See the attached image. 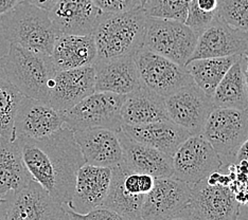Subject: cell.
Segmentation results:
<instances>
[{
  "instance_id": "1",
  "label": "cell",
  "mask_w": 248,
  "mask_h": 220,
  "mask_svg": "<svg viewBox=\"0 0 248 220\" xmlns=\"http://www.w3.org/2000/svg\"><path fill=\"white\" fill-rule=\"evenodd\" d=\"M15 140L32 180L61 205H68L78 169L85 164L71 129L63 126L44 138L16 137Z\"/></svg>"
},
{
  "instance_id": "2",
  "label": "cell",
  "mask_w": 248,
  "mask_h": 220,
  "mask_svg": "<svg viewBox=\"0 0 248 220\" xmlns=\"http://www.w3.org/2000/svg\"><path fill=\"white\" fill-rule=\"evenodd\" d=\"M7 80L27 98L48 104L56 68L51 55L10 44L8 53L0 59Z\"/></svg>"
},
{
  "instance_id": "3",
  "label": "cell",
  "mask_w": 248,
  "mask_h": 220,
  "mask_svg": "<svg viewBox=\"0 0 248 220\" xmlns=\"http://www.w3.org/2000/svg\"><path fill=\"white\" fill-rule=\"evenodd\" d=\"M146 19L143 7L120 13H104L93 32L97 60L134 55L141 49Z\"/></svg>"
},
{
  "instance_id": "4",
  "label": "cell",
  "mask_w": 248,
  "mask_h": 220,
  "mask_svg": "<svg viewBox=\"0 0 248 220\" xmlns=\"http://www.w3.org/2000/svg\"><path fill=\"white\" fill-rule=\"evenodd\" d=\"M0 25L10 44L51 55L56 31L49 12L21 0L9 12L0 15Z\"/></svg>"
},
{
  "instance_id": "5",
  "label": "cell",
  "mask_w": 248,
  "mask_h": 220,
  "mask_svg": "<svg viewBox=\"0 0 248 220\" xmlns=\"http://www.w3.org/2000/svg\"><path fill=\"white\" fill-rule=\"evenodd\" d=\"M197 35L182 21L148 16L143 47L150 51L186 66L192 56Z\"/></svg>"
},
{
  "instance_id": "6",
  "label": "cell",
  "mask_w": 248,
  "mask_h": 220,
  "mask_svg": "<svg viewBox=\"0 0 248 220\" xmlns=\"http://www.w3.org/2000/svg\"><path fill=\"white\" fill-rule=\"evenodd\" d=\"M126 95L94 91L69 110L63 112L65 126L75 132L89 128L120 132L121 109Z\"/></svg>"
},
{
  "instance_id": "7",
  "label": "cell",
  "mask_w": 248,
  "mask_h": 220,
  "mask_svg": "<svg viewBox=\"0 0 248 220\" xmlns=\"http://www.w3.org/2000/svg\"><path fill=\"white\" fill-rule=\"evenodd\" d=\"M201 134L211 144L223 162L234 158L242 143L248 138L247 111L214 107Z\"/></svg>"
},
{
  "instance_id": "8",
  "label": "cell",
  "mask_w": 248,
  "mask_h": 220,
  "mask_svg": "<svg viewBox=\"0 0 248 220\" xmlns=\"http://www.w3.org/2000/svg\"><path fill=\"white\" fill-rule=\"evenodd\" d=\"M134 59L142 86L162 98L194 83L184 66L144 47L134 54Z\"/></svg>"
},
{
  "instance_id": "9",
  "label": "cell",
  "mask_w": 248,
  "mask_h": 220,
  "mask_svg": "<svg viewBox=\"0 0 248 220\" xmlns=\"http://www.w3.org/2000/svg\"><path fill=\"white\" fill-rule=\"evenodd\" d=\"M173 177L189 184L204 181L224 165L222 158L202 134H192L172 157Z\"/></svg>"
},
{
  "instance_id": "10",
  "label": "cell",
  "mask_w": 248,
  "mask_h": 220,
  "mask_svg": "<svg viewBox=\"0 0 248 220\" xmlns=\"http://www.w3.org/2000/svg\"><path fill=\"white\" fill-rule=\"evenodd\" d=\"M169 120L191 134H201L214 108L212 98L194 83L165 98Z\"/></svg>"
},
{
  "instance_id": "11",
  "label": "cell",
  "mask_w": 248,
  "mask_h": 220,
  "mask_svg": "<svg viewBox=\"0 0 248 220\" xmlns=\"http://www.w3.org/2000/svg\"><path fill=\"white\" fill-rule=\"evenodd\" d=\"M191 203L190 184L176 179L155 178L153 189L144 197L140 216L144 220H168Z\"/></svg>"
},
{
  "instance_id": "12",
  "label": "cell",
  "mask_w": 248,
  "mask_h": 220,
  "mask_svg": "<svg viewBox=\"0 0 248 220\" xmlns=\"http://www.w3.org/2000/svg\"><path fill=\"white\" fill-rule=\"evenodd\" d=\"M190 208L201 220H239L241 205L229 186L206 180L190 184Z\"/></svg>"
},
{
  "instance_id": "13",
  "label": "cell",
  "mask_w": 248,
  "mask_h": 220,
  "mask_svg": "<svg viewBox=\"0 0 248 220\" xmlns=\"http://www.w3.org/2000/svg\"><path fill=\"white\" fill-rule=\"evenodd\" d=\"M8 220H60L66 210L34 180L11 194Z\"/></svg>"
},
{
  "instance_id": "14",
  "label": "cell",
  "mask_w": 248,
  "mask_h": 220,
  "mask_svg": "<svg viewBox=\"0 0 248 220\" xmlns=\"http://www.w3.org/2000/svg\"><path fill=\"white\" fill-rule=\"evenodd\" d=\"M247 51L248 32L229 26L218 16L197 37L194 52L190 60L243 55Z\"/></svg>"
},
{
  "instance_id": "15",
  "label": "cell",
  "mask_w": 248,
  "mask_h": 220,
  "mask_svg": "<svg viewBox=\"0 0 248 220\" xmlns=\"http://www.w3.org/2000/svg\"><path fill=\"white\" fill-rule=\"evenodd\" d=\"M65 126L63 112L39 100L24 95L14 118L15 137L39 139Z\"/></svg>"
},
{
  "instance_id": "16",
  "label": "cell",
  "mask_w": 248,
  "mask_h": 220,
  "mask_svg": "<svg viewBox=\"0 0 248 220\" xmlns=\"http://www.w3.org/2000/svg\"><path fill=\"white\" fill-rule=\"evenodd\" d=\"M95 91L93 66L58 70L50 90L48 104L64 112Z\"/></svg>"
},
{
  "instance_id": "17",
  "label": "cell",
  "mask_w": 248,
  "mask_h": 220,
  "mask_svg": "<svg viewBox=\"0 0 248 220\" xmlns=\"http://www.w3.org/2000/svg\"><path fill=\"white\" fill-rule=\"evenodd\" d=\"M73 134L86 164L111 168L122 161L119 132L107 128H89L75 132Z\"/></svg>"
},
{
  "instance_id": "18",
  "label": "cell",
  "mask_w": 248,
  "mask_h": 220,
  "mask_svg": "<svg viewBox=\"0 0 248 220\" xmlns=\"http://www.w3.org/2000/svg\"><path fill=\"white\" fill-rule=\"evenodd\" d=\"M104 12L93 0H59L49 16L59 34H93Z\"/></svg>"
},
{
  "instance_id": "19",
  "label": "cell",
  "mask_w": 248,
  "mask_h": 220,
  "mask_svg": "<svg viewBox=\"0 0 248 220\" xmlns=\"http://www.w3.org/2000/svg\"><path fill=\"white\" fill-rule=\"evenodd\" d=\"M95 91L126 95L142 86L134 55L94 61Z\"/></svg>"
},
{
  "instance_id": "20",
  "label": "cell",
  "mask_w": 248,
  "mask_h": 220,
  "mask_svg": "<svg viewBox=\"0 0 248 220\" xmlns=\"http://www.w3.org/2000/svg\"><path fill=\"white\" fill-rule=\"evenodd\" d=\"M111 168L83 164L78 169L72 198L67 208L85 214L102 206L108 193Z\"/></svg>"
},
{
  "instance_id": "21",
  "label": "cell",
  "mask_w": 248,
  "mask_h": 220,
  "mask_svg": "<svg viewBox=\"0 0 248 220\" xmlns=\"http://www.w3.org/2000/svg\"><path fill=\"white\" fill-rule=\"evenodd\" d=\"M119 138L123 151L122 161L132 172L154 178L173 177L172 157L128 138L122 131L119 132Z\"/></svg>"
},
{
  "instance_id": "22",
  "label": "cell",
  "mask_w": 248,
  "mask_h": 220,
  "mask_svg": "<svg viewBox=\"0 0 248 220\" xmlns=\"http://www.w3.org/2000/svg\"><path fill=\"white\" fill-rule=\"evenodd\" d=\"M121 131L128 138L149 145L170 157L191 134L171 120L153 122L141 125H122Z\"/></svg>"
},
{
  "instance_id": "23",
  "label": "cell",
  "mask_w": 248,
  "mask_h": 220,
  "mask_svg": "<svg viewBox=\"0 0 248 220\" xmlns=\"http://www.w3.org/2000/svg\"><path fill=\"white\" fill-rule=\"evenodd\" d=\"M51 59L56 70L93 66L97 60V48L93 34H60L54 43Z\"/></svg>"
},
{
  "instance_id": "24",
  "label": "cell",
  "mask_w": 248,
  "mask_h": 220,
  "mask_svg": "<svg viewBox=\"0 0 248 220\" xmlns=\"http://www.w3.org/2000/svg\"><path fill=\"white\" fill-rule=\"evenodd\" d=\"M122 125H141L169 120L165 98L141 86L126 94L121 109Z\"/></svg>"
},
{
  "instance_id": "25",
  "label": "cell",
  "mask_w": 248,
  "mask_h": 220,
  "mask_svg": "<svg viewBox=\"0 0 248 220\" xmlns=\"http://www.w3.org/2000/svg\"><path fill=\"white\" fill-rule=\"evenodd\" d=\"M31 180L16 140L0 141V197L16 193Z\"/></svg>"
},
{
  "instance_id": "26",
  "label": "cell",
  "mask_w": 248,
  "mask_h": 220,
  "mask_svg": "<svg viewBox=\"0 0 248 220\" xmlns=\"http://www.w3.org/2000/svg\"><path fill=\"white\" fill-rule=\"evenodd\" d=\"M132 172L127 165L121 161L119 164L111 167L110 184L102 206L110 208L129 219L140 216L145 195H133L124 189V178Z\"/></svg>"
},
{
  "instance_id": "27",
  "label": "cell",
  "mask_w": 248,
  "mask_h": 220,
  "mask_svg": "<svg viewBox=\"0 0 248 220\" xmlns=\"http://www.w3.org/2000/svg\"><path fill=\"white\" fill-rule=\"evenodd\" d=\"M214 107L246 110L247 94L244 74V56L230 67L212 94Z\"/></svg>"
},
{
  "instance_id": "28",
  "label": "cell",
  "mask_w": 248,
  "mask_h": 220,
  "mask_svg": "<svg viewBox=\"0 0 248 220\" xmlns=\"http://www.w3.org/2000/svg\"><path fill=\"white\" fill-rule=\"evenodd\" d=\"M240 56L241 55H231L224 56V58L191 59L186 64L185 68L192 77L196 86L212 98L217 85Z\"/></svg>"
},
{
  "instance_id": "29",
  "label": "cell",
  "mask_w": 248,
  "mask_h": 220,
  "mask_svg": "<svg viewBox=\"0 0 248 220\" xmlns=\"http://www.w3.org/2000/svg\"><path fill=\"white\" fill-rule=\"evenodd\" d=\"M24 95L7 78L0 76V141H14V118Z\"/></svg>"
},
{
  "instance_id": "30",
  "label": "cell",
  "mask_w": 248,
  "mask_h": 220,
  "mask_svg": "<svg viewBox=\"0 0 248 220\" xmlns=\"http://www.w3.org/2000/svg\"><path fill=\"white\" fill-rule=\"evenodd\" d=\"M191 0H148L143 9L148 16L185 22Z\"/></svg>"
},
{
  "instance_id": "31",
  "label": "cell",
  "mask_w": 248,
  "mask_h": 220,
  "mask_svg": "<svg viewBox=\"0 0 248 220\" xmlns=\"http://www.w3.org/2000/svg\"><path fill=\"white\" fill-rule=\"evenodd\" d=\"M218 16L229 26L248 32V0H218Z\"/></svg>"
},
{
  "instance_id": "32",
  "label": "cell",
  "mask_w": 248,
  "mask_h": 220,
  "mask_svg": "<svg viewBox=\"0 0 248 220\" xmlns=\"http://www.w3.org/2000/svg\"><path fill=\"white\" fill-rule=\"evenodd\" d=\"M66 212L71 220H133L104 206H98L85 214L77 213L69 208H66Z\"/></svg>"
},
{
  "instance_id": "33",
  "label": "cell",
  "mask_w": 248,
  "mask_h": 220,
  "mask_svg": "<svg viewBox=\"0 0 248 220\" xmlns=\"http://www.w3.org/2000/svg\"><path fill=\"white\" fill-rule=\"evenodd\" d=\"M104 13H120L142 7L139 0H93Z\"/></svg>"
},
{
  "instance_id": "34",
  "label": "cell",
  "mask_w": 248,
  "mask_h": 220,
  "mask_svg": "<svg viewBox=\"0 0 248 220\" xmlns=\"http://www.w3.org/2000/svg\"><path fill=\"white\" fill-rule=\"evenodd\" d=\"M190 3L202 13L218 15V0H191Z\"/></svg>"
},
{
  "instance_id": "35",
  "label": "cell",
  "mask_w": 248,
  "mask_h": 220,
  "mask_svg": "<svg viewBox=\"0 0 248 220\" xmlns=\"http://www.w3.org/2000/svg\"><path fill=\"white\" fill-rule=\"evenodd\" d=\"M24 1L35 5V7L39 8V9L46 10L49 12V11L54 7V4L58 2L59 0H24Z\"/></svg>"
},
{
  "instance_id": "36",
  "label": "cell",
  "mask_w": 248,
  "mask_h": 220,
  "mask_svg": "<svg viewBox=\"0 0 248 220\" xmlns=\"http://www.w3.org/2000/svg\"><path fill=\"white\" fill-rule=\"evenodd\" d=\"M234 159L238 161V162H246L248 163V138L244 141L242 145L239 147L238 151H236V154L234 156Z\"/></svg>"
},
{
  "instance_id": "37",
  "label": "cell",
  "mask_w": 248,
  "mask_h": 220,
  "mask_svg": "<svg viewBox=\"0 0 248 220\" xmlns=\"http://www.w3.org/2000/svg\"><path fill=\"white\" fill-rule=\"evenodd\" d=\"M168 220H201V219L197 217L192 211H191V208L189 206L188 208H186V210L178 213L175 216L169 218Z\"/></svg>"
},
{
  "instance_id": "38",
  "label": "cell",
  "mask_w": 248,
  "mask_h": 220,
  "mask_svg": "<svg viewBox=\"0 0 248 220\" xmlns=\"http://www.w3.org/2000/svg\"><path fill=\"white\" fill-rule=\"evenodd\" d=\"M18 2L19 0H0V15L9 12Z\"/></svg>"
},
{
  "instance_id": "39",
  "label": "cell",
  "mask_w": 248,
  "mask_h": 220,
  "mask_svg": "<svg viewBox=\"0 0 248 220\" xmlns=\"http://www.w3.org/2000/svg\"><path fill=\"white\" fill-rule=\"evenodd\" d=\"M9 200L0 197V220H8Z\"/></svg>"
},
{
  "instance_id": "40",
  "label": "cell",
  "mask_w": 248,
  "mask_h": 220,
  "mask_svg": "<svg viewBox=\"0 0 248 220\" xmlns=\"http://www.w3.org/2000/svg\"><path fill=\"white\" fill-rule=\"evenodd\" d=\"M244 56V74H245V83H246V94H247V107L246 111L248 114V51L243 54Z\"/></svg>"
},
{
  "instance_id": "41",
  "label": "cell",
  "mask_w": 248,
  "mask_h": 220,
  "mask_svg": "<svg viewBox=\"0 0 248 220\" xmlns=\"http://www.w3.org/2000/svg\"><path fill=\"white\" fill-rule=\"evenodd\" d=\"M65 210H66V208H65ZM60 220H71V219L69 218V216H68V214H67V212H65L63 217H62Z\"/></svg>"
},
{
  "instance_id": "42",
  "label": "cell",
  "mask_w": 248,
  "mask_h": 220,
  "mask_svg": "<svg viewBox=\"0 0 248 220\" xmlns=\"http://www.w3.org/2000/svg\"><path fill=\"white\" fill-rule=\"evenodd\" d=\"M139 1H140V4H141V5H142V7H143V5H144V3H145L146 1H148V0H139Z\"/></svg>"
},
{
  "instance_id": "43",
  "label": "cell",
  "mask_w": 248,
  "mask_h": 220,
  "mask_svg": "<svg viewBox=\"0 0 248 220\" xmlns=\"http://www.w3.org/2000/svg\"><path fill=\"white\" fill-rule=\"evenodd\" d=\"M134 220H144V219H143V218H142V217H141V216H138V217H137V218H135V219H134Z\"/></svg>"
}]
</instances>
